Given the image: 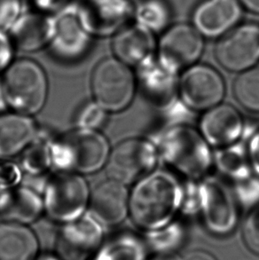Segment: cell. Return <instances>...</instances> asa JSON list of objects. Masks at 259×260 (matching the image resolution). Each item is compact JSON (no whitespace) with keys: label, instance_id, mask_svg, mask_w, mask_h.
<instances>
[{"label":"cell","instance_id":"44dd1931","mask_svg":"<svg viewBox=\"0 0 259 260\" xmlns=\"http://www.w3.org/2000/svg\"><path fill=\"white\" fill-rule=\"evenodd\" d=\"M38 133L35 121L21 113L0 114V159L19 155L28 147Z\"/></svg>","mask_w":259,"mask_h":260},{"label":"cell","instance_id":"e0dca14e","mask_svg":"<svg viewBox=\"0 0 259 260\" xmlns=\"http://www.w3.org/2000/svg\"><path fill=\"white\" fill-rule=\"evenodd\" d=\"M129 197L125 185L107 179L91 191L88 211L104 228L116 226L129 215Z\"/></svg>","mask_w":259,"mask_h":260},{"label":"cell","instance_id":"5bb4252c","mask_svg":"<svg viewBox=\"0 0 259 260\" xmlns=\"http://www.w3.org/2000/svg\"><path fill=\"white\" fill-rule=\"evenodd\" d=\"M225 85L223 78L214 68L197 64L184 71L179 83L183 102L193 110H208L220 104Z\"/></svg>","mask_w":259,"mask_h":260},{"label":"cell","instance_id":"9a60e30c","mask_svg":"<svg viewBox=\"0 0 259 260\" xmlns=\"http://www.w3.org/2000/svg\"><path fill=\"white\" fill-rule=\"evenodd\" d=\"M154 33L136 21L123 27L113 36L115 57L130 67L140 68L152 63L156 55Z\"/></svg>","mask_w":259,"mask_h":260},{"label":"cell","instance_id":"d4e9b609","mask_svg":"<svg viewBox=\"0 0 259 260\" xmlns=\"http://www.w3.org/2000/svg\"><path fill=\"white\" fill-rule=\"evenodd\" d=\"M53 138L48 133L38 130L33 141L21 153L20 166L23 174L34 179H42L53 169L51 155Z\"/></svg>","mask_w":259,"mask_h":260},{"label":"cell","instance_id":"8d00e7d4","mask_svg":"<svg viewBox=\"0 0 259 260\" xmlns=\"http://www.w3.org/2000/svg\"><path fill=\"white\" fill-rule=\"evenodd\" d=\"M182 260H217L211 254L204 250H193L186 254Z\"/></svg>","mask_w":259,"mask_h":260},{"label":"cell","instance_id":"d590c367","mask_svg":"<svg viewBox=\"0 0 259 260\" xmlns=\"http://www.w3.org/2000/svg\"><path fill=\"white\" fill-rule=\"evenodd\" d=\"M247 151L253 171L259 175V130L251 138Z\"/></svg>","mask_w":259,"mask_h":260},{"label":"cell","instance_id":"4dcf8cb0","mask_svg":"<svg viewBox=\"0 0 259 260\" xmlns=\"http://www.w3.org/2000/svg\"><path fill=\"white\" fill-rule=\"evenodd\" d=\"M23 172L20 165L0 159V197L21 185Z\"/></svg>","mask_w":259,"mask_h":260},{"label":"cell","instance_id":"60d3db41","mask_svg":"<svg viewBox=\"0 0 259 260\" xmlns=\"http://www.w3.org/2000/svg\"><path fill=\"white\" fill-rule=\"evenodd\" d=\"M35 260H61L55 254H44L41 256H38Z\"/></svg>","mask_w":259,"mask_h":260},{"label":"cell","instance_id":"30bf717a","mask_svg":"<svg viewBox=\"0 0 259 260\" xmlns=\"http://www.w3.org/2000/svg\"><path fill=\"white\" fill-rule=\"evenodd\" d=\"M104 240V226L86 211L61 224L55 238V255L61 260L90 259Z\"/></svg>","mask_w":259,"mask_h":260},{"label":"cell","instance_id":"ac0fdd59","mask_svg":"<svg viewBox=\"0 0 259 260\" xmlns=\"http://www.w3.org/2000/svg\"><path fill=\"white\" fill-rule=\"evenodd\" d=\"M55 27V15L35 9L21 14L7 32L15 49L33 53L49 46Z\"/></svg>","mask_w":259,"mask_h":260},{"label":"cell","instance_id":"484cf974","mask_svg":"<svg viewBox=\"0 0 259 260\" xmlns=\"http://www.w3.org/2000/svg\"><path fill=\"white\" fill-rule=\"evenodd\" d=\"M214 162L219 173L236 182H243L251 176L252 167L248 151L242 145H229L222 147L214 156Z\"/></svg>","mask_w":259,"mask_h":260},{"label":"cell","instance_id":"f35d334b","mask_svg":"<svg viewBox=\"0 0 259 260\" xmlns=\"http://www.w3.org/2000/svg\"><path fill=\"white\" fill-rule=\"evenodd\" d=\"M7 102L5 96V91H4L3 83L0 80V114L4 113L7 110Z\"/></svg>","mask_w":259,"mask_h":260},{"label":"cell","instance_id":"83f0119b","mask_svg":"<svg viewBox=\"0 0 259 260\" xmlns=\"http://www.w3.org/2000/svg\"><path fill=\"white\" fill-rule=\"evenodd\" d=\"M239 103L252 112L259 113V68H252L239 75L234 85Z\"/></svg>","mask_w":259,"mask_h":260},{"label":"cell","instance_id":"836d02e7","mask_svg":"<svg viewBox=\"0 0 259 260\" xmlns=\"http://www.w3.org/2000/svg\"><path fill=\"white\" fill-rule=\"evenodd\" d=\"M14 47L8 32L0 30V73L7 71L14 61Z\"/></svg>","mask_w":259,"mask_h":260},{"label":"cell","instance_id":"ffe728a7","mask_svg":"<svg viewBox=\"0 0 259 260\" xmlns=\"http://www.w3.org/2000/svg\"><path fill=\"white\" fill-rule=\"evenodd\" d=\"M44 211L42 193L33 186L20 185L0 197V217L5 221L28 225Z\"/></svg>","mask_w":259,"mask_h":260},{"label":"cell","instance_id":"4316f807","mask_svg":"<svg viewBox=\"0 0 259 260\" xmlns=\"http://www.w3.org/2000/svg\"><path fill=\"white\" fill-rule=\"evenodd\" d=\"M133 18L139 24L159 32L168 27L171 21V10L164 0H141L134 6Z\"/></svg>","mask_w":259,"mask_h":260},{"label":"cell","instance_id":"f1b7e54d","mask_svg":"<svg viewBox=\"0 0 259 260\" xmlns=\"http://www.w3.org/2000/svg\"><path fill=\"white\" fill-rule=\"evenodd\" d=\"M185 239V231L181 225L171 222L161 229L148 231L147 242L152 250L160 254H171L181 246Z\"/></svg>","mask_w":259,"mask_h":260},{"label":"cell","instance_id":"3957f363","mask_svg":"<svg viewBox=\"0 0 259 260\" xmlns=\"http://www.w3.org/2000/svg\"><path fill=\"white\" fill-rule=\"evenodd\" d=\"M200 132L185 124L171 127L158 147L161 158L176 173L191 180L202 179L212 165V155Z\"/></svg>","mask_w":259,"mask_h":260},{"label":"cell","instance_id":"ba28073f","mask_svg":"<svg viewBox=\"0 0 259 260\" xmlns=\"http://www.w3.org/2000/svg\"><path fill=\"white\" fill-rule=\"evenodd\" d=\"M204 40L193 24L178 23L167 28L156 47L157 63L177 75L196 64L202 56Z\"/></svg>","mask_w":259,"mask_h":260},{"label":"cell","instance_id":"f546056e","mask_svg":"<svg viewBox=\"0 0 259 260\" xmlns=\"http://www.w3.org/2000/svg\"><path fill=\"white\" fill-rule=\"evenodd\" d=\"M108 119V111L97 102L85 103L76 116V127L88 130L99 131L104 126Z\"/></svg>","mask_w":259,"mask_h":260},{"label":"cell","instance_id":"5b68a950","mask_svg":"<svg viewBox=\"0 0 259 260\" xmlns=\"http://www.w3.org/2000/svg\"><path fill=\"white\" fill-rule=\"evenodd\" d=\"M91 192L80 174L60 172L49 176L41 193L44 211L53 221H72L87 211Z\"/></svg>","mask_w":259,"mask_h":260},{"label":"cell","instance_id":"1f68e13d","mask_svg":"<svg viewBox=\"0 0 259 260\" xmlns=\"http://www.w3.org/2000/svg\"><path fill=\"white\" fill-rule=\"evenodd\" d=\"M242 236L246 246L253 253L259 255V205L247 216L242 228Z\"/></svg>","mask_w":259,"mask_h":260},{"label":"cell","instance_id":"7c38bea8","mask_svg":"<svg viewBox=\"0 0 259 260\" xmlns=\"http://www.w3.org/2000/svg\"><path fill=\"white\" fill-rule=\"evenodd\" d=\"M56 27L49 49L57 60L74 62L87 54L92 37L84 29L77 14V3L70 2L55 14Z\"/></svg>","mask_w":259,"mask_h":260},{"label":"cell","instance_id":"7402d4cb","mask_svg":"<svg viewBox=\"0 0 259 260\" xmlns=\"http://www.w3.org/2000/svg\"><path fill=\"white\" fill-rule=\"evenodd\" d=\"M39 250L38 236L28 225L0 223V260H35Z\"/></svg>","mask_w":259,"mask_h":260},{"label":"cell","instance_id":"8992f818","mask_svg":"<svg viewBox=\"0 0 259 260\" xmlns=\"http://www.w3.org/2000/svg\"><path fill=\"white\" fill-rule=\"evenodd\" d=\"M91 86L95 102L106 111L120 112L133 102L136 78L127 64L116 57H108L95 66Z\"/></svg>","mask_w":259,"mask_h":260},{"label":"cell","instance_id":"603a6c76","mask_svg":"<svg viewBox=\"0 0 259 260\" xmlns=\"http://www.w3.org/2000/svg\"><path fill=\"white\" fill-rule=\"evenodd\" d=\"M140 85L148 98L157 105H167L179 91L176 75L165 71L159 64L152 63L138 68Z\"/></svg>","mask_w":259,"mask_h":260},{"label":"cell","instance_id":"52a82bcc","mask_svg":"<svg viewBox=\"0 0 259 260\" xmlns=\"http://www.w3.org/2000/svg\"><path fill=\"white\" fill-rule=\"evenodd\" d=\"M158 157L157 148L151 141L142 138H131L111 148L106 171L109 179L128 186L152 173Z\"/></svg>","mask_w":259,"mask_h":260},{"label":"cell","instance_id":"6da1fadb","mask_svg":"<svg viewBox=\"0 0 259 260\" xmlns=\"http://www.w3.org/2000/svg\"><path fill=\"white\" fill-rule=\"evenodd\" d=\"M185 193L175 176L153 171L135 183L129 197V215L146 231L161 229L173 221L184 204Z\"/></svg>","mask_w":259,"mask_h":260},{"label":"cell","instance_id":"9c48e42d","mask_svg":"<svg viewBox=\"0 0 259 260\" xmlns=\"http://www.w3.org/2000/svg\"><path fill=\"white\" fill-rule=\"evenodd\" d=\"M197 204L209 231L228 235L238 222V207L231 190L216 177H207L197 186Z\"/></svg>","mask_w":259,"mask_h":260},{"label":"cell","instance_id":"74e56055","mask_svg":"<svg viewBox=\"0 0 259 260\" xmlns=\"http://www.w3.org/2000/svg\"><path fill=\"white\" fill-rule=\"evenodd\" d=\"M242 7L252 12L254 14H259V0H239Z\"/></svg>","mask_w":259,"mask_h":260},{"label":"cell","instance_id":"4fadbf2b","mask_svg":"<svg viewBox=\"0 0 259 260\" xmlns=\"http://www.w3.org/2000/svg\"><path fill=\"white\" fill-rule=\"evenodd\" d=\"M217 62L229 71L243 72L259 61V25L236 26L221 38L215 50Z\"/></svg>","mask_w":259,"mask_h":260},{"label":"cell","instance_id":"e575fe53","mask_svg":"<svg viewBox=\"0 0 259 260\" xmlns=\"http://www.w3.org/2000/svg\"><path fill=\"white\" fill-rule=\"evenodd\" d=\"M70 2L71 0H30V3L36 10L42 11L49 14L57 13Z\"/></svg>","mask_w":259,"mask_h":260},{"label":"cell","instance_id":"277c9868","mask_svg":"<svg viewBox=\"0 0 259 260\" xmlns=\"http://www.w3.org/2000/svg\"><path fill=\"white\" fill-rule=\"evenodd\" d=\"M4 73L2 83L8 107L27 116L40 112L46 105L49 89L42 66L22 58L13 61Z\"/></svg>","mask_w":259,"mask_h":260},{"label":"cell","instance_id":"2e32d148","mask_svg":"<svg viewBox=\"0 0 259 260\" xmlns=\"http://www.w3.org/2000/svg\"><path fill=\"white\" fill-rule=\"evenodd\" d=\"M242 15L239 0H203L193 11V27L203 38L216 39L236 27Z\"/></svg>","mask_w":259,"mask_h":260},{"label":"cell","instance_id":"8fae6325","mask_svg":"<svg viewBox=\"0 0 259 260\" xmlns=\"http://www.w3.org/2000/svg\"><path fill=\"white\" fill-rule=\"evenodd\" d=\"M77 14L92 38H107L129 24L134 15L132 0H81Z\"/></svg>","mask_w":259,"mask_h":260},{"label":"cell","instance_id":"ab89813d","mask_svg":"<svg viewBox=\"0 0 259 260\" xmlns=\"http://www.w3.org/2000/svg\"><path fill=\"white\" fill-rule=\"evenodd\" d=\"M151 260H182L174 254H160L157 257H154Z\"/></svg>","mask_w":259,"mask_h":260},{"label":"cell","instance_id":"7a4b0ae2","mask_svg":"<svg viewBox=\"0 0 259 260\" xmlns=\"http://www.w3.org/2000/svg\"><path fill=\"white\" fill-rule=\"evenodd\" d=\"M110 151L105 135L82 128L53 137L51 144L53 168L80 175L92 174L105 167Z\"/></svg>","mask_w":259,"mask_h":260},{"label":"cell","instance_id":"d6a6232c","mask_svg":"<svg viewBox=\"0 0 259 260\" xmlns=\"http://www.w3.org/2000/svg\"><path fill=\"white\" fill-rule=\"evenodd\" d=\"M21 12V0H0V30L8 31Z\"/></svg>","mask_w":259,"mask_h":260},{"label":"cell","instance_id":"d6986e66","mask_svg":"<svg viewBox=\"0 0 259 260\" xmlns=\"http://www.w3.org/2000/svg\"><path fill=\"white\" fill-rule=\"evenodd\" d=\"M242 130L241 114L228 104L220 103L208 109L200 122V133L205 141L219 148L236 143Z\"/></svg>","mask_w":259,"mask_h":260},{"label":"cell","instance_id":"cb8c5ba5","mask_svg":"<svg viewBox=\"0 0 259 260\" xmlns=\"http://www.w3.org/2000/svg\"><path fill=\"white\" fill-rule=\"evenodd\" d=\"M91 260H147V248L134 234L118 233L103 241Z\"/></svg>","mask_w":259,"mask_h":260}]
</instances>
